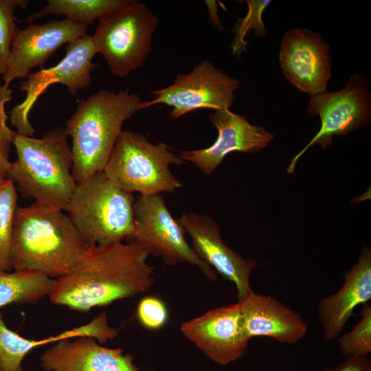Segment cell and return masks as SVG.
Instances as JSON below:
<instances>
[{"instance_id":"8fae6325","label":"cell","mask_w":371,"mask_h":371,"mask_svg":"<svg viewBox=\"0 0 371 371\" xmlns=\"http://www.w3.org/2000/svg\"><path fill=\"white\" fill-rule=\"evenodd\" d=\"M97 53L92 36L86 34L66 45L65 56L56 65L30 74L19 87L26 97L10 112V121L16 133L32 137L36 132L28 116L39 96L50 85L60 83L72 94L88 87L91 82V71L98 66L92 62Z\"/></svg>"},{"instance_id":"5bb4252c","label":"cell","mask_w":371,"mask_h":371,"mask_svg":"<svg viewBox=\"0 0 371 371\" xmlns=\"http://www.w3.org/2000/svg\"><path fill=\"white\" fill-rule=\"evenodd\" d=\"M177 221L191 238L192 248L199 258L235 285L238 300L253 291L250 276L258 266L256 261L228 247L221 238L218 225L210 217L189 212L183 213Z\"/></svg>"},{"instance_id":"9a60e30c","label":"cell","mask_w":371,"mask_h":371,"mask_svg":"<svg viewBox=\"0 0 371 371\" xmlns=\"http://www.w3.org/2000/svg\"><path fill=\"white\" fill-rule=\"evenodd\" d=\"M87 27L65 19L17 30L3 76V85L8 87L14 80L26 78L32 69L42 66L63 45L86 34Z\"/></svg>"},{"instance_id":"d6986e66","label":"cell","mask_w":371,"mask_h":371,"mask_svg":"<svg viewBox=\"0 0 371 371\" xmlns=\"http://www.w3.org/2000/svg\"><path fill=\"white\" fill-rule=\"evenodd\" d=\"M342 286L323 297L317 308L323 339L330 341L339 335L356 307L371 299V251L364 247L356 264L344 274Z\"/></svg>"},{"instance_id":"52a82bcc","label":"cell","mask_w":371,"mask_h":371,"mask_svg":"<svg viewBox=\"0 0 371 371\" xmlns=\"http://www.w3.org/2000/svg\"><path fill=\"white\" fill-rule=\"evenodd\" d=\"M159 22L145 4L135 0L99 21L91 36L112 75L126 77L144 64Z\"/></svg>"},{"instance_id":"8992f818","label":"cell","mask_w":371,"mask_h":371,"mask_svg":"<svg viewBox=\"0 0 371 371\" xmlns=\"http://www.w3.org/2000/svg\"><path fill=\"white\" fill-rule=\"evenodd\" d=\"M183 161L164 144H152L142 134L126 130L117 137L103 171L125 192L154 195L182 188L170 167Z\"/></svg>"},{"instance_id":"2e32d148","label":"cell","mask_w":371,"mask_h":371,"mask_svg":"<svg viewBox=\"0 0 371 371\" xmlns=\"http://www.w3.org/2000/svg\"><path fill=\"white\" fill-rule=\"evenodd\" d=\"M209 118L218 131L215 142L205 148L181 151L180 155L183 161L194 164L205 175H210L228 154L256 153L274 138L262 126L251 124L246 117L229 109L214 111Z\"/></svg>"},{"instance_id":"603a6c76","label":"cell","mask_w":371,"mask_h":371,"mask_svg":"<svg viewBox=\"0 0 371 371\" xmlns=\"http://www.w3.org/2000/svg\"><path fill=\"white\" fill-rule=\"evenodd\" d=\"M17 190L12 181L6 179L0 183V271H10V251Z\"/></svg>"},{"instance_id":"ba28073f","label":"cell","mask_w":371,"mask_h":371,"mask_svg":"<svg viewBox=\"0 0 371 371\" xmlns=\"http://www.w3.org/2000/svg\"><path fill=\"white\" fill-rule=\"evenodd\" d=\"M133 209L134 227L126 239L127 243L161 258L168 265L188 263L199 269L210 280H216L212 268L187 242L186 232L172 217L160 194H139Z\"/></svg>"},{"instance_id":"7a4b0ae2","label":"cell","mask_w":371,"mask_h":371,"mask_svg":"<svg viewBox=\"0 0 371 371\" xmlns=\"http://www.w3.org/2000/svg\"><path fill=\"white\" fill-rule=\"evenodd\" d=\"M89 247L63 210L37 202L16 207L10 251L14 271L57 279L70 272Z\"/></svg>"},{"instance_id":"e0dca14e","label":"cell","mask_w":371,"mask_h":371,"mask_svg":"<svg viewBox=\"0 0 371 371\" xmlns=\"http://www.w3.org/2000/svg\"><path fill=\"white\" fill-rule=\"evenodd\" d=\"M46 371H139L133 357L121 348L101 346L96 339L78 337L58 341L40 357Z\"/></svg>"},{"instance_id":"484cf974","label":"cell","mask_w":371,"mask_h":371,"mask_svg":"<svg viewBox=\"0 0 371 371\" xmlns=\"http://www.w3.org/2000/svg\"><path fill=\"white\" fill-rule=\"evenodd\" d=\"M28 3L27 0H0V76L6 72L12 43L18 30L14 11L17 7L26 9Z\"/></svg>"},{"instance_id":"ffe728a7","label":"cell","mask_w":371,"mask_h":371,"mask_svg":"<svg viewBox=\"0 0 371 371\" xmlns=\"http://www.w3.org/2000/svg\"><path fill=\"white\" fill-rule=\"evenodd\" d=\"M117 330L109 325L107 314L100 313L90 322L39 340L28 339L8 328L0 315V371H23L21 362L35 348L67 339L91 337L102 344L113 340Z\"/></svg>"},{"instance_id":"7c38bea8","label":"cell","mask_w":371,"mask_h":371,"mask_svg":"<svg viewBox=\"0 0 371 371\" xmlns=\"http://www.w3.org/2000/svg\"><path fill=\"white\" fill-rule=\"evenodd\" d=\"M280 63L289 82L310 96L326 91L331 75L330 46L318 33L293 28L282 37Z\"/></svg>"},{"instance_id":"7402d4cb","label":"cell","mask_w":371,"mask_h":371,"mask_svg":"<svg viewBox=\"0 0 371 371\" xmlns=\"http://www.w3.org/2000/svg\"><path fill=\"white\" fill-rule=\"evenodd\" d=\"M55 279L30 271H0V308L7 304L36 303L49 296Z\"/></svg>"},{"instance_id":"9c48e42d","label":"cell","mask_w":371,"mask_h":371,"mask_svg":"<svg viewBox=\"0 0 371 371\" xmlns=\"http://www.w3.org/2000/svg\"><path fill=\"white\" fill-rule=\"evenodd\" d=\"M240 81L232 78L209 60L196 65L188 74H179L175 82L150 94L154 99L141 102L139 110L156 104L171 106L169 117L176 120L194 110L230 109Z\"/></svg>"},{"instance_id":"f1b7e54d","label":"cell","mask_w":371,"mask_h":371,"mask_svg":"<svg viewBox=\"0 0 371 371\" xmlns=\"http://www.w3.org/2000/svg\"><path fill=\"white\" fill-rule=\"evenodd\" d=\"M322 371H371V361L367 357H347L333 368H326Z\"/></svg>"},{"instance_id":"f546056e","label":"cell","mask_w":371,"mask_h":371,"mask_svg":"<svg viewBox=\"0 0 371 371\" xmlns=\"http://www.w3.org/2000/svg\"><path fill=\"white\" fill-rule=\"evenodd\" d=\"M205 4L210 12V19L212 23L218 29L219 31H222L223 27L219 21V18L217 14V7L216 1H205Z\"/></svg>"},{"instance_id":"30bf717a","label":"cell","mask_w":371,"mask_h":371,"mask_svg":"<svg viewBox=\"0 0 371 371\" xmlns=\"http://www.w3.org/2000/svg\"><path fill=\"white\" fill-rule=\"evenodd\" d=\"M306 111L311 117L319 116L321 128L310 142L291 161L288 173L294 172L300 157L312 146L322 148L331 146L334 136H344L367 126L371 116V97L368 81L355 74L339 91H325L310 96Z\"/></svg>"},{"instance_id":"d4e9b609","label":"cell","mask_w":371,"mask_h":371,"mask_svg":"<svg viewBox=\"0 0 371 371\" xmlns=\"http://www.w3.org/2000/svg\"><path fill=\"white\" fill-rule=\"evenodd\" d=\"M248 5L246 16L239 19L234 28L235 36L232 44V52L238 56L245 50L247 45L245 41L247 34L254 30L257 37H263L267 34V29L262 21V13L271 1L247 0Z\"/></svg>"},{"instance_id":"277c9868","label":"cell","mask_w":371,"mask_h":371,"mask_svg":"<svg viewBox=\"0 0 371 371\" xmlns=\"http://www.w3.org/2000/svg\"><path fill=\"white\" fill-rule=\"evenodd\" d=\"M67 137L62 127L46 131L41 138L14 132L17 159L10 164L7 179L17 186L22 196L66 211L77 186Z\"/></svg>"},{"instance_id":"4316f807","label":"cell","mask_w":371,"mask_h":371,"mask_svg":"<svg viewBox=\"0 0 371 371\" xmlns=\"http://www.w3.org/2000/svg\"><path fill=\"white\" fill-rule=\"evenodd\" d=\"M13 91L0 84V183L7 179V172L11 162L9 160L14 131L7 125L8 116L5 104L12 99Z\"/></svg>"},{"instance_id":"cb8c5ba5","label":"cell","mask_w":371,"mask_h":371,"mask_svg":"<svg viewBox=\"0 0 371 371\" xmlns=\"http://www.w3.org/2000/svg\"><path fill=\"white\" fill-rule=\"evenodd\" d=\"M360 315L352 330L338 339L340 351L347 357H363L371 352V306H363Z\"/></svg>"},{"instance_id":"44dd1931","label":"cell","mask_w":371,"mask_h":371,"mask_svg":"<svg viewBox=\"0 0 371 371\" xmlns=\"http://www.w3.org/2000/svg\"><path fill=\"white\" fill-rule=\"evenodd\" d=\"M131 0H47L43 10L21 22L32 23L47 14L65 16L66 19L89 25L122 8Z\"/></svg>"},{"instance_id":"83f0119b","label":"cell","mask_w":371,"mask_h":371,"mask_svg":"<svg viewBox=\"0 0 371 371\" xmlns=\"http://www.w3.org/2000/svg\"><path fill=\"white\" fill-rule=\"evenodd\" d=\"M137 317L144 328L156 330L166 325L168 319V312L161 299L155 296H148L142 298L139 302Z\"/></svg>"},{"instance_id":"3957f363","label":"cell","mask_w":371,"mask_h":371,"mask_svg":"<svg viewBox=\"0 0 371 371\" xmlns=\"http://www.w3.org/2000/svg\"><path fill=\"white\" fill-rule=\"evenodd\" d=\"M141 98L129 89H100L82 100L66 124L71 137L72 175L77 183L103 171L124 122L139 110Z\"/></svg>"},{"instance_id":"4fadbf2b","label":"cell","mask_w":371,"mask_h":371,"mask_svg":"<svg viewBox=\"0 0 371 371\" xmlns=\"http://www.w3.org/2000/svg\"><path fill=\"white\" fill-rule=\"evenodd\" d=\"M180 331L210 360L222 366L240 359L249 342L243 331L238 302L187 320L180 325Z\"/></svg>"},{"instance_id":"5b68a950","label":"cell","mask_w":371,"mask_h":371,"mask_svg":"<svg viewBox=\"0 0 371 371\" xmlns=\"http://www.w3.org/2000/svg\"><path fill=\"white\" fill-rule=\"evenodd\" d=\"M134 203L132 193L100 171L77 183L66 211L89 246H104L123 242L132 233Z\"/></svg>"},{"instance_id":"ac0fdd59","label":"cell","mask_w":371,"mask_h":371,"mask_svg":"<svg viewBox=\"0 0 371 371\" xmlns=\"http://www.w3.org/2000/svg\"><path fill=\"white\" fill-rule=\"evenodd\" d=\"M238 302L243 331L249 341L266 337L293 344L307 333L308 326L302 316L271 296L251 291Z\"/></svg>"},{"instance_id":"6da1fadb","label":"cell","mask_w":371,"mask_h":371,"mask_svg":"<svg viewBox=\"0 0 371 371\" xmlns=\"http://www.w3.org/2000/svg\"><path fill=\"white\" fill-rule=\"evenodd\" d=\"M148 256L139 247L124 242L90 246L70 272L55 279L49 300L87 312L144 293L155 281Z\"/></svg>"}]
</instances>
